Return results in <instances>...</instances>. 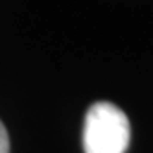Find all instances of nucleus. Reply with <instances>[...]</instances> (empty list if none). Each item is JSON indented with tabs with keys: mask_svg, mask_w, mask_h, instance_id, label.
<instances>
[{
	"mask_svg": "<svg viewBox=\"0 0 153 153\" xmlns=\"http://www.w3.org/2000/svg\"><path fill=\"white\" fill-rule=\"evenodd\" d=\"M0 153H9V137L2 122H0Z\"/></svg>",
	"mask_w": 153,
	"mask_h": 153,
	"instance_id": "nucleus-2",
	"label": "nucleus"
},
{
	"mask_svg": "<svg viewBox=\"0 0 153 153\" xmlns=\"http://www.w3.org/2000/svg\"><path fill=\"white\" fill-rule=\"evenodd\" d=\"M131 126L126 113L111 102H96L89 107L83 127L85 153H126Z\"/></svg>",
	"mask_w": 153,
	"mask_h": 153,
	"instance_id": "nucleus-1",
	"label": "nucleus"
}]
</instances>
